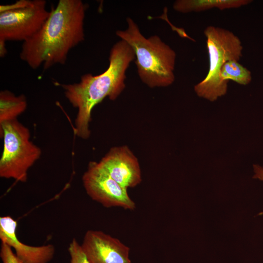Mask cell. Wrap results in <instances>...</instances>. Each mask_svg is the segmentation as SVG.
<instances>
[{"label": "cell", "mask_w": 263, "mask_h": 263, "mask_svg": "<svg viewBox=\"0 0 263 263\" xmlns=\"http://www.w3.org/2000/svg\"><path fill=\"white\" fill-rule=\"evenodd\" d=\"M135 58L132 48L120 39L111 49L109 66L101 74H85L79 82L73 84L55 83L62 87L66 98L77 109L74 130L76 136L83 139L89 137L93 109L106 97L115 100L119 96L125 88L126 71Z\"/></svg>", "instance_id": "obj_2"}, {"label": "cell", "mask_w": 263, "mask_h": 263, "mask_svg": "<svg viewBox=\"0 0 263 263\" xmlns=\"http://www.w3.org/2000/svg\"><path fill=\"white\" fill-rule=\"evenodd\" d=\"M82 180L88 195L103 207L130 210L135 208V203L129 195L128 190L113 179L98 162L89 163Z\"/></svg>", "instance_id": "obj_7"}, {"label": "cell", "mask_w": 263, "mask_h": 263, "mask_svg": "<svg viewBox=\"0 0 263 263\" xmlns=\"http://www.w3.org/2000/svg\"><path fill=\"white\" fill-rule=\"evenodd\" d=\"M81 245L90 263H131L130 247L102 231L88 230Z\"/></svg>", "instance_id": "obj_8"}, {"label": "cell", "mask_w": 263, "mask_h": 263, "mask_svg": "<svg viewBox=\"0 0 263 263\" xmlns=\"http://www.w3.org/2000/svg\"><path fill=\"white\" fill-rule=\"evenodd\" d=\"M220 77L224 81L231 80L243 85L249 84L252 79L250 71L236 60L227 61L223 65Z\"/></svg>", "instance_id": "obj_13"}, {"label": "cell", "mask_w": 263, "mask_h": 263, "mask_svg": "<svg viewBox=\"0 0 263 263\" xmlns=\"http://www.w3.org/2000/svg\"><path fill=\"white\" fill-rule=\"evenodd\" d=\"M253 168L255 174L253 178L263 181V167L258 165H254ZM262 214H263V212L260 213L259 215Z\"/></svg>", "instance_id": "obj_16"}, {"label": "cell", "mask_w": 263, "mask_h": 263, "mask_svg": "<svg viewBox=\"0 0 263 263\" xmlns=\"http://www.w3.org/2000/svg\"><path fill=\"white\" fill-rule=\"evenodd\" d=\"M204 33L207 38L208 71L194 89L198 96L214 101L227 92L228 81L220 77L222 67L229 61H239L243 56V46L239 37L228 30L209 25Z\"/></svg>", "instance_id": "obj_4"}, {"label": "cell", "mask_w": 263, "mask_h": 263, "mask_svg": "<svg viewBox=\"0 0 263 263\" xmlns=\"http://www.w3.org/2000/svg\"><path fill=\"white\" fill-rule=\"evenodd\" d=\"M98 163L113 179L127 190L142 181L138 160L127 146L112 148Z\"/></svg>", "instance_id": "obj_9"}, {"label": "cell", "mask_w": 263, "mask_h": 263, "mask_svg": "<svg viewBox=\"0 0 263 263\" xmlns=\"http://www.w3.org/2000/svg\"><path fill=\"white\" fill-rule=\"evenodd\" d=\"M3 148L0 177L26 182L29 169L40 158L41 149L30 140L29 130L17 119L0 125Z\"/></svg>", "instance_id": "obj_5"}, {"label": "cell", "mask_w": 263, "mask_h": 263, "mask_svg": "<svg viewBox=\"0 0 263 263\" xmlns=\"http://www.w3.org/2000/svg\"><path fill=\"white\" fill-rule=\"evenodd\" d=\"M0 40H28L42 27L49 16L45 0H20L0 6Z\"/></svg>", "instance_id": "obj_6"}, {"label": "cell", "mask_w": 263, "mask_h": 263, "mask_svg": "<svg viewBox=\"0 0 263 263\" xmlns=\"http://www.w3.org/2000/svg\"><path fill=\"white\" fill-rule=\"evenodd\" d=\"M251 2L252 0H177L173 3L172 7L175 11L186 14L213 8L220 10L238 8Z\"/></svg>", "instance_id": "obj_11"}, {"label": "cell", "mask_w": 263, "mask_h": 263, "mask_svg": "<svg viewBox=\"0 0 263 263\" xmlns=\"http://www.w3.org/2000/svg\"><path fill=\"white\" fill-rule=\"evenodd\" d=\"M87 9L81 0H59L41 28L23 42L20 59L33 69L65 64L70 51L84 40Z\"/></svg>", "instance_id": "obj_1"}, {"label": "cell", "mask_w": 263, "mask_h": 263, "mask_svg": "<svg viewBox=\"0 0 263 263\" xmlns=\"http://www.w3.org/2000/svg\"><path fill=\"white\" fill-rule=\"evenodd\" d=\"M5 43V41L0 40V56L1 57L5 56L7 53Z\"/></svg>", "instance_id": "obj_17"}, {"label": "cell", "mask_w": 263, "mask_h": 263, "mask_svg": "<svg viewBox=\"0 0 263 263\" xmlns=\"http://www.w3.org/2000/svg\"><path fill=\"white\" fill-rule=\"evenodd\" d=\"M27 101L25 95H16L7 90L0 92V125L17 119L27 108Z\"/></svg>", "instance_id": "obj_12"}, {"label": "cell", "mask_w": 263, "mask_h": 263, "mask_svg": "<svg viewBox=\"0 0 263 263\" xmlns=\"http://www.w3.org/2000/svg\"><path fill=\"white\" fill-rule=\"evenodd\" d=\"M17 222L10 216L0 217V239L8 244L23 263H48L54 258L52 244L32 246L20 241L16 235Z\"/></svg>", "instance_id": "obj_10"}, {"label": "cell", "mask_w": 263, "mask_h": 263, "mask_svg": "<svg viewBox=\"0 0 263 263\" xmlns=\"http://www.w3.org/2000/svg\"><path fill=\"white\" fill-rule=\"evenodd\" d=\"M68 250L70 256V263H90L87 258L81 244L75 239L69 244Z\"/></svg>", "instance_id": "obj_14"}, {"label": "cell", "mask_w": 263, "mask_h": 263, "mask_svg": "<svg viewBox=\"0 0 263 263\" xmlns=\"http://www.w3.org/2000/svg\"><path fill=\"white\" fill-rule=\"evenodd\" d=\"M0 257L2 263H23L8 244L1 242Z\"/></svg>", "instance_id": "obj_15"}, {"label": "cell", "mask_w": 263, "mask_h": 263, "mask_svg": "<svg viewBox=\"0 0 263 263\" xmlns=\"http://www.w3.org/2000/svg\"><path fill=\"white\" fill-rule=\"evenodd\" d=\"M126 21L127 28L115 34L133 49L141 80L151 88L171 85L175 80V51L157 35L146 38L132 18H127Z\"/></svg>", "instance_id": "obj_3"}]
</instances>
